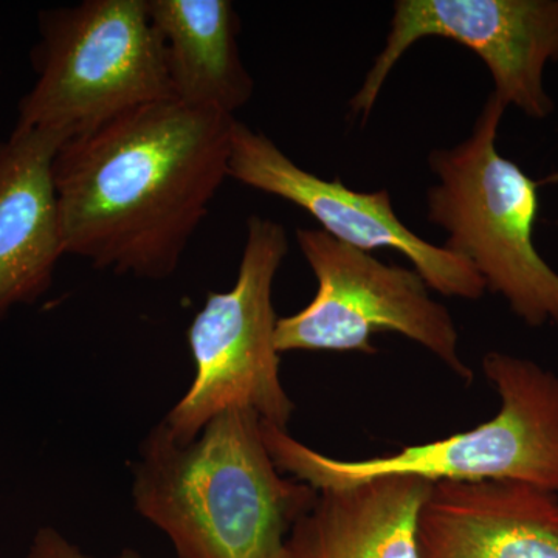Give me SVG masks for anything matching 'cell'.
Instances as JSON below:
<instances>
[{
  "mask_svg": "<svg viewBox=\"0 0 558 558\" xmlns=\"http://www.w3.org/2000/svg\"><path fill=\"white\" fill-rule=\"evenodd\" d=\"M234 117L149 102L65 140L53 182L65 255L165 279L229 178Z\"/></svg>",
  "mask_w": 558,
  "mask_h": 558,
  "instance_id": "1",
  "label": "cell"
},
{
  "mask_svg": "<svg viewBox=\"0 0 558 558\" xmlns=\"http://www.w3.org/2000/svg\"><path fill=\"white\" fill-rule=\"evenodd\" d=\"M132 497L179 558H290V531L318 492L282 476L258 414L227 410L189 444L172 439L163 422L150 429Z\"/></svg>",
  "mask_w": 558,
  "mask_h": 558,
  "instance_id": "2",
  "label": "cell"
},
{
  "mask_svg": "<svg viewBox=\"0 0 558 558\" xmlns=\"http://www.w3.org/2000/svg\"><path fill=\"white\" fill-rule=\"evenodd\" d=\"M483 373L498 392L490 421L446 439L368 459H339L304 446L288 429L263 422V438L282 473L317 492L377 476L428 483L515 481L558 495V376L534 360L490 351Z\"/></svg>",
  "mask_w": 558,
  "mask_h": 558,
  "instance_id": "3",
  "label": "cell"
},
{
  "mask_svg": "<svg viewBox=\"0 0 558 558\" xmlns=\"http://www.w3.org/2000/svg\"><path fill=\"white\" fill-rule=\"evenodd\" d=\"M506 109L492 92L468 138L429 153L438 182L427 191V219L521 322L558 329V274L534 238L538 185L498 149Z\"/></svg>",
  "mask_w": 558,
  "mask_h": 558,
  "instance_id": "4",
  "label": "cell"
},
{
  "mask_svg": "<svg viewBox=\"0 0 558 558\" xmlns=\"http://www.w3.org/2000/svg\"><path fill=\"white\" fill-rule=\"evenodd\" d=\"M38 81L16 130L65 140L149 102L174 100L146 0H86L40 14Z\"/></svg>",
  "mask_w": 558,
  "mask_h": 558,
  "instance_id": "5",
  "label": "cell"
},
{
  "mask_svg": "<svg viewBox=\"0 0 558 558\" xmlns=\"http://www.w3.org/2000/svg\"><path fill=\"white\" fill-rule=\"evenodd\" d=\"M288 252L281 223L248 218L236 282L227 292H209L189 329L196 374L161 421L178 442L196 439L227 410L253 411L260 421L288 429L295 403L279 377L274 307L275 277Z\"/></svg>",
  "mask_w": 558,
  "mask_h": 558,
  "instance_id": "6",
  "label": "cell"
},
{
  "mask_svg": "<svg viewBox=\"0 0 558 558\" xmlns=\"http://www.w3.org/2000/svg\"><path fill=\"white\" fill-rule=\"evenodd\" d=\"M296 242L315 278L317 293L299 314L278 318L275 343L290 351L376 354V333L395 332L427 349L472 381L461 357L459 332L450 311L429 295L414 269L381 263L369 252L333 240L322 229L296 230Z\"/></svg>",
  "mask_w": 558,
  "mask_h": 558,
  "instance_id": "7",
  "label": "cell"
},
{
  "mask_svg": "<svg viewBox=\"0 0 558 558\" xmlns=\"http://www.w3.org/2000/svg\"><path fill=\"white\" fill-rule=\"evenodd\" d=\"M427 38L473 51L508 108L534 120H546L556 109L545 70L558 62V0H398L384 49L352 97L355 117L368 120L403 54Z\"/></svg>",
  "mask_w": 558,
  "mask_h": 558,
  "instance_id": "8",
  "label": "cell"
},
{
  "mask_svg": "<svg viewBox=\"0 0 558 558\" xmlns=\"http://www.w3.org/2000/svg\"><path fill=\"white\" fill-rule=\"evenodd\" d=\"M229 178L288 201L317 220L333 240L373 252L402 253L429 289L449 299L480 300L487 292L478 271L453 252L422 240L400 220L388 190L355 191L340 179L303 170L263 132L236 120Z\"/></svg>",
  "mask_w": 558,
  "mask_h": 558,
  "instance_id": "9",
  "label": "cell"
},
{
  "mask_svg": "<svg viewBox=\"0 0 558 558\" xmlns=\"http://www.w3.org/2000/svg\"><path fill=\"white\" fill-rule=\"evenodd\" d=\"M417 556L558 558V495L515 481L433 484Z\"/></svg>",
  "mask_w": 558,
  "mask_h": 558,
  "instance_id": "10",
  "label": "cell"
},
{
  "mask_svg": "<svg viewBox=\"0 0 558 558\" xmlns=\"http://www.w3.org/2000/svg\"><path fill=\"white\" fill-rule=\"evenodd\" d=\"M64 142L53 132L20 130L0 142V318L43 295L65 255L53 182Z\"/></svg>",
  "mask_w": 558,
  "mask_h": 558,
  "instance_id": "11",
  "label": "cell"
},
{
  "mask_svg": "<svg viewBox=\"0 0 558 558\" xmlns=\"http://www.w3.org/2000/svg\"><path fill=\"white\" fill-rule=\"evenodd\" d=\"M432 486L389 475L318 492L290 531V558H418V512Z\"/></svg>",
  "mask_w": 558,
  "mask_h": 558,
  "instance_id": "12",
  "label": "cell"
},
{
  "mask_svg": "<svg viewBox=\"0 0 558 558\" xmlns=\"http://www.w3.org/2000/svg\"><path fill=\"white\" fill-rule=\"evenodd\" d=\"M174 100L234 117L253 95L229 0H146Z\"/></svg>",
  "mask_w": 558,
  "mask_h": 558,
  "instance_id": "13",
  "label": "cell"
},
{
  "mask_svg": "<svg viewBox=\"0 0 558 558\" xmlns=\"http://www.w3.org/2000/svg\"><path fill=\"white\" fill-rule=\"evenodd\" d=\"M27 558H95L87 556L75 545L58 534L53 529H40L33 542L31 554ZM113 558H142L135 550L124 549Z\"/></svg>",
  "mask_w": 558,
  "mask_h": 558,
  "instance_id": "14",
  "label": "cell"
}]
</instances>
